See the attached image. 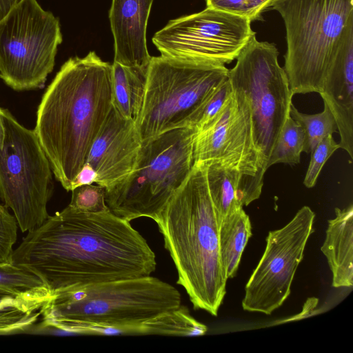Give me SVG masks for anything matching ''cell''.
I'll use <instances>...</instances> for the list:
<instances>
[{"label": "cell", "instance_id": "ba28073f", "mask_svg": "<svg viewBox=\"0 0 353 353\" xmlns=\"http://www.w3.org/2000/svg\"><path fill=\"white\" fill-rule=\"evenodd\" d=\"M52 172L34 131L0 108V196L23 232L40 226L49 216Z\"/></svg>", "mask_w": 353, "mask_h": 353}, {"label": "cell", "instance_id": "f546056e", "mask_svg": "<svg viewBox=\"0 0 353 353\" xmlns=\"http://www.w3.org/2000/svg\"><path fill=\"white\" fill-rule=\"evenodd\" d=\"M97 177V174L94 168L88 163H85L73 181L72 190L80 185L96 183Z\"/></svg>", "mask_w": 353, "mask_h": 353}, {"label": "cell", "instance_id": "d6986e66", "mask_svg": "<svg viewBox=\"0 0 353 353\" xmlns=\"http://www.w3.org/2000/svg\"><path fill=\"white\" fill-rule=\"evenodd\" d=\"M50 295H23L0 290V334L26 331L42 315Z\"/></svg>", "mask_w": 353, "mask_h": 353}, {"label": "cell", "instance_id": "83f0119b", "mask_svg": "<svg viewBox=\"0 0 353 353\" xmlns=\"http://www.w3.org/2000/svg\"><path fill=\"white\" fill-rule=\"evenodd\" d=\"M340 148L332 134H329L320 141L310 153L311 159L303 180L307 188H313L317 181L321 170L332 154Z\"/></svg>", "mask_w": 353, "mask_h": 353}, {"label": "cell", "instance_id": "6da1fadb", "mask_svg": "<svg viewBox=\"0 0 353 353\" xmlns=\"http://www.w3.org/2000/svg\"><path fill=\"white\" fill-rule=\"evenodd\" d=\"M12 263L36 274L51 297L88 285L150 276L155 254L145 239L110 210L68 205L28 232Z\"/></svg>", "mask_w": 353, "mask_h": 353}, {"label": "cell", "instance_id": "7c38bea8", "mask_svg": "<svg viewBox=\"0 0 353 353\" xmlns=\"http://www.w3.org/2000/svg\"><path fill=\"white\" fill-rule=\"evenodd\" d=\"M254 34L249 19L207 7L170 21L152 42L163 56L225 65L236 59Z\"/></svg>", "mask_w": 353, "mask_h": 353}, {"label": "cell", "instance_id": "484cf974", "mask_svg": "<svg viewBox=\"0 0 353 353\" xmlns=\"http://www.w3.org/2000/svg\"><path fill=\"white\" fill-rule=\"evenodd\" d=\"M232 94V88L228 79L216 88L204 103L196 127L197 132L205 130L217 119L229 103Z\"/></svg>", "mask_w": 353, "mask_h": 353}, {"label": "cell", "instance_id": "30bf717a", "mask_svg": "<svg viewBox=\"0 0 353 353\" xmlns=\"http://www.w3.org/2000/svg\"><path fill=\"white\" fill-rule=\"evenodd\" d=\"M62 40L58 18L37 0H19L0 19V77L14 90L40 88Z\"/></svg>", "mask_w": 353, "mask_h": 353}, {"label": "cell", "instance_id": "5b68a950", "mask_svg": "<svg viewBox=\"0 0 353 353\" xmlns=\"http://www.w3.org/2000/svg\"><path fill=\"white\" fill-rule=\"evenodd\" d=\"M287 41L284 70L293 94L320 93L336 52L353 27V0H274Z\"/></svg>", "mask_w": 353, "mask_h": 353}, {"label": "cell", "instance_id": "cb8c5ba5", "mask_svg": "<svg viewBox=\"0 0 353 353\" xmlns=\"http://www.w3.org/2000/svg\"><path fill=\"white\" fill-rule=\"evenodd\" d=\"M0 290L23 295H50L43 281L28 268L12 263L0 265Z\"/></svg>", "mask_w": 353, "mask_h": 353}, {"label": "cell", "instance_id": "603a6c76", "mask_svg": "<svg viewBox=\"0 0 353 353\" xmlns=\"http://www.w3.org/2000/svg\"><path fill=\"white\" fill-rule=\"evenodd\" d=\"M305 134L302 127L290 116L285 121L270 156L267 169L276 163L291 165L300 163Z\"/></svg>", "mask_w": 353, "mask_h": 353}, {"label": "cell", "instance_id": "8992f818", "mask_svg": "<svg viewBox=\"0 0 353 353\" xmlns=\"http://www.w3.org/2000/svg\"><path fill=\"white\" fill-rule=\"evenodd\" d=\"M196 133L183 128L143 141L132 172L105 190L110 210L128 221L142 216L155 221L194 167Z\"/></svg>", "mask_w": 353, "mask_h": 353}, {"label": "cell", "instance_id": "52a82bcc", "mask_svg": "<svg viewBox=\"0 0 353 353\" xmlns=\"http://www.w3.org/2000/svg\"><path fill=\"white\" fill-rule=\"evenodd\" d=\"M228 72L222 64L152 57L136 121L141 141L172 130L196 128L204 103L228 79Z\"/></svg>", "mask_w": 353, "mask_h": 353}, {"label": "cell", "instance_id": "9c48e42d", "mask_svg": "<svg viewBox=\"0 0 353 353\" xmlns=\"http://www.w3.org/2000/svg\"><path fill=\"white\" fill-rule=\"evenodd\" d=\"M278 56L274 44L259 41L254 34L228 72L232 90L242 94L248 102L254 144L266 170L292 103L293 94Z\"/></svg>", "mask_w": 353, "mask_h": 353}, {"label": "cell", "instance_id": "4fadbf2b", "mask_svg": "<svg viewBox=\"0 0 353 353\" xmlns=\"http://www.w3.org/2000/svg\"><path fill=\"white\" fill-rule=\"evenodd\" d=\"M314 212L305 205L283 228L269 232L264 252L245 285L244 310L270 315L287 299L314 232Z\"/></svg>", "mask_w": 353, "mask_h": 353}, {"label": "cell", "instance_id": "4dcf8cb0", "mask_svg": "<svg viewBox=\"0 0 353 353\" xmlns=\"http://www.w3.org/2000/svg\"><path fill=\"white\" fill-rule=\"evenodd\" d=\"M19 1V0H0V19L3 18Z\"/></svg>", "mask_w": 353, "mask_h": 353}, {"label": "cell", "instance_id": "9a60e30c", "mask_svg": "<svg viewBox=\"0 0 353 353\" xmlns=\"http://www.w3.org/2000/svg\"><path fill=\"white\" fill-rule=\"evenodd\" d=\"M336 120L340 148L353 159V27L343 37L319 93Z\"/></svg>", "mask_w": 353, "mask_h": 353}, {"label": "cell", "instance_id": "5bb4252c", "mask_svg": "<svg viewBox=\"0 0 353 353\" xmlns=\"http://www.w3.org/2000/svg\"><path fill=\"white\" fill-rule=\"evenodd\" d=\"M141 144L136 123L112 106L85 161L97 172L96 183L107 190L125 178L136 165Z\"/></svg>", "mask_w": 353, "mask_h": 353}, {"label": "cell", "instance_id": "f1b7e54d", "mask_svg": "<svg viewBox=\"0 0 353 353\" xmlns=\"http://www.w3.org/2000/svg\"><path fill=\"white\" fill-rule=\"evenodd\" d=\"M17 229L14 216L11 215L5 205L0 204V265L12 263Z\"/></svg>", "mask_w": 353, "mask_h": 353}, {"label": "cell", "instance_id": "2e32d148", "mask_svg": "<svg viewBox=\"0 0 353 353\" xmlns=\"http://www.w3.org/2000/svg\"><path fill=\"white\" fill-rule=\"evenodd\" d=\"M153 0H112L109 19L114 44V61L148 67L146 30Z\"/></svg>", "mask_w": 353, "mask_h": 353}, {"label": "cell", "instance_id": "3957f363", "mask_svg": "<svg viewBox=\"0 0 353 353\" xmlns=\"http://www.w3.org/2000/svg\"><path fill=\"white\" fill-rule=\"evenodd\" d=\"M155 222L176 268L177 283L184 288L194 309L216 316L228 279L205 163H194Z\"/></svg>", "mask_w": 353, "mask_h": 353}, {"label": "cell", "instance_id": "ffe728a7", "mask_svg": "<svg viewBox=\"0 0 353 353\" xmlns=\"http://www.w3.org/2000/svg\"><path fill=\"white\" fill-rule=\"evenodd\" d=\"M251 236L250 217L243 208L224 219L220 223L219 251L227 279L236 276L242 254Z\"/></svg>", "mask_w": 353, "mask_h": 353}, {"label": "cell", "instance_id": "7a4b0ae2", "mask_svg": "<svg viewBox=\"0 0 353 353\" xmlns=\"http://www.w3.org/2000/svg\"><path fill=\"white\" fill-rule=\"evenodd\" d=\"M112 65L94 52L70 58L44 93L34 130L56 179L71 191L112 108Z\"/></svg>", "mask_w": 353, "mask_h": 353}, {"label": "cell", "instance_id": "277c9868", "mask_svg": "<svg viewBox=\"0 0 353 353\" xmlns=\"http://www.w3.org/2000/svg\"><path fill=\"white\" fill-rule=\"evenodd\" d=\"M179 292L151 275L85 285L52 297L44 305L45 333L70 334L83 327L139 325L180 307Z\"/></svg>", "mask_w": 353, "mask_h": 353}, {"label": "cell", "instance_id": "e0dca14e", "mask_svg": "<svg viewBox=\"0 0 353 353\" xmlns=\"http://www.w3.org/2000/svg\"><path fill=\"white\" fill-rule=\"evenodd\" d=\"M335 217L328 221L321 251L332 273V286L353 285V206L335 208Z\"/></svg>", "mask_w": 353, "mask_h": 353}, {"label": "cell", "instance_id": "44dd1931", "mask_svg": "<svg viewBox=\"0 0 353 353\" xmlns=\"http://www.w3.org/2000/svg\"><path fill=\"white\" fill-rule=\"evenodd\" d=\"M205 165L208 187L219 226L224 219L243 208L238 196L240 174L219 163Z\"/></svg>", "mask_w": 353, "mask_h": 353}, {"label": "cell", "instance_id": "4316f807", "mask_svg": "<svg viewBox=\"0 0 353 353\" xmlns=\"http://www.w3.org/2000/svg\"><path fill=\"white\" fill-rule=\"evenodd\" d=\"M274 0H206L207 7L249 19H261L262 13Z\"/></svg>", "mask_w": 353, "mask_h": 353}, {"label": "cell", "instance_id": "ac0fdd59", "mask_svg": "<svg viewBox=\"0 0 353 353\" xmlns=\"http://www.w3.org/2000/svg\"><path fill=\"white\" fill-rule=\"evenodd\" d=\"M148 67H131L113 62L112 103L123 117L136 123L141 112Z\"/></svg>", "mask_w": 353, "mask_h": 353}, {"label": "cell", "instance_id": "8fae6325", "mask_svg": "<svg viewBox=\"0 0 353 353\" xmlns=\"http://www.w3.org/2000/svg\"><path fill=\"white\" fill-rule=\"evenodd\" d=\"M229 103L209 127L197 132L194 142V163H219L235 169L240 174L238 196L247 206L261 194L266 172L253 138L248 102L233 90Z\"/></svg>", "mask_w": 353, "mask_h": 353}, {"label": "cell", "instance_id": "d4e9b609", "mask_svg": "<svg viewBox=\"0 0 353 353\" xmlns=\"http://www.w3.org/2000/svg\"><path fill=\"white\" fill-rule=\"evenodd\" d=\"M70 207L86 213L110 210L105 203V188L99 185H83L72 190Z\"/></svg>", "mask_w": 353, "mask_h": 353}, {"label": "cell", "instance_id": "7402d4cb", "mask_svg": "<svg viewBox=\"0 0 353 353\" xmlns=\"http://www.w3.org/2000/svg\"><path fill=\"white\" fill-rule=\"evenodd\" d=\"M321 112L302 113L291 104L290 117L303 128L305 134L303 151L311 153L316 145L329 134L338 132L336 120L326 103Z\"/></svg>", "mask_w": 353, "mask_h": 353}]
</instances>
